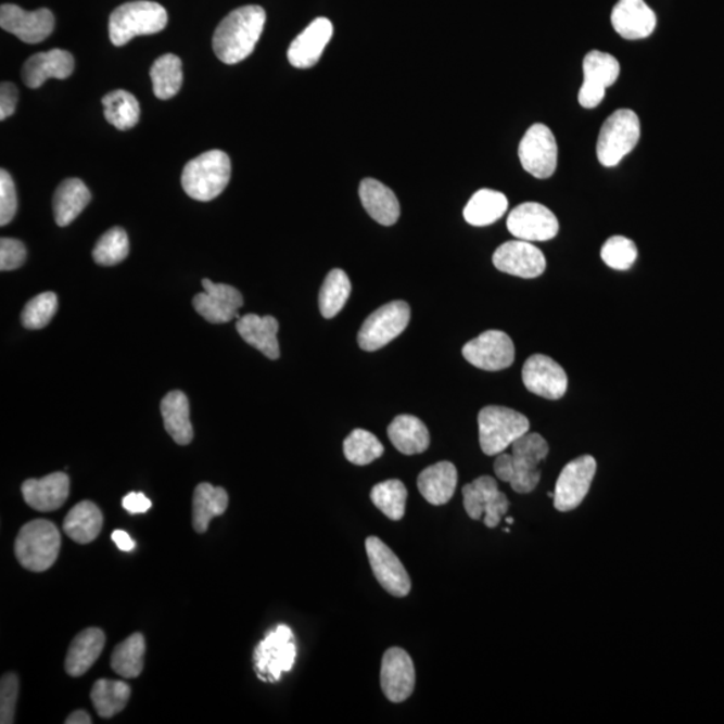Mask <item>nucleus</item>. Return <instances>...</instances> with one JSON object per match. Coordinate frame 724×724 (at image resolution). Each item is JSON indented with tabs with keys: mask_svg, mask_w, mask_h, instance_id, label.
<instances>
[{
	"mask_svg": "<svg viewBox=\"0 0 724 724\" xmlns=\"http://www.w3.org/2000/svg\"><path fill=\"white\" fill-rule=\"evenodd\" d=\"M204 293L195 295L193 307L205 321L211 323H227L238 318V312L243 306V296L239 290L230 284L214 283L209 279L202 281Z\"/></svg>",
	"mask_w": 724,
	"mask_h": 724,
	"instance_id": "obj_21",
	"label": "nucleus"
},
{
	"mask_svg": "<svg viewBox=\"0 0 724 724\" xmlns=\"http://www.w3.org/2000/svg\"><path fill=\"white\" fill-rule=\"evenodd\" d=\"M493 264L501 272L524 279L537 278L546 270L543 251L521 239L501 244L493 255Z\"/></svg>",
	"mask_w": 724,
	"mask_h": 724,
	"instance_id": "obj_20",
	"label": "nucleus"
},
{
	"mask_svg": "<svg viewBox=\"0 0 724 724\" xmlns=\"http://www.w3.org/2000/svg\"><path fill=\"white\" fill-rule=\"evenodd\" d=\"M381 689L393 703L406 702L415 691L416 671L412 659L402 648H390L381 661Z\"/></svg>",
	"mask_w": 724,
	"mask_h": 724,
	"instance_id": "obj_18",
	"label": "nucleus"
},
{
	"mask_svg": "<svg viewBox=\"0 0 724 724\" xmlns=\"http://www.w3.org/2000/svg\"><path fill=\"white\" fill-rule=\"evenodd\" d=\"M279 323L271 316L259 317L246 315L238 319L237 330L239 335L254 346L270 360H277L281 352L278 344Z\"/></svg>",
	"mask_w": 724,
	"mask_h": 724,
	"instance_id": "obj_27",
	"label": "nucleus"
},
{
	"mask_svg": "<svg viewBox=\"0 0 724 724\" xmlns=\"http://www.w3.org/2000/svg\"><path fill=\"white\" fill-rule=\"evenodd\" d=\"M71 493V479L65 472H54L42 479H28L22 484L23 499L31 509L50 512L65 505Z\"/></svg>",
	"mask_w": 724,
	"mask_h": 724,
	"instance_id": "obj_23",
	"label": "nucleus"
},
{
	"mask_svg": "<svg viewBox=\"0 0 724 724\" xmlns=\"http://www.w3.org/2000/svg\"><path fill=\"white\" fill-rule=\"evenodd\" d=\"M147 651L145 638L139 632L130 635L127 640L119 643L112 653L111 666L117 675L125 679L139 677L144 669Z\"/></svg>",
	"mask_w": 724,
	"mask_h": 724,
	"instance_id": "obj_37",
	"label": "nucleus"
},
{
	"mask_svg": "<svg viewBox=\"0 0 724 724\" xmlns=\"http://www.w3.org/2000/svg\"><path fill=\"white\" fill-rule=\"evenodd\" d=\"M123 507L129 515H144L152 507V501L142 493H129L123 499Z\"/></svg>",
	"mask_w": 724,
	"mask_h": 724,
	"instance_id": "obj_50",
	"label": "nucleus"
},
{
	"mask_svg": "<svg viewBox=\"0 0 724 724\" xmlns=\"http://www.w3.org/2000/svg\"><path fill=\"white\" fill-rule=\"evenodd\" d=\"M90 699L97 714L110 720L127 707L130 699L129 684L122 681H97L91 688Z\"/></svg>",
	"mask_w": 724,
	"mask_h": 724,
	"instance_id": "obj_36",
	"label": "nucleus"
},
{
	"mask_svg": "<svg viewBox=\"0 0 724 724\" xmlns=\"http://www.w3.org/2000/svg\"><path fill=\"white\" fill-rule=\"evenodd\" d=\"M352 293V283L345 271L334 269L325 278L319 292V310L325 318H333L344 309Z\"/></svg>",
	"mask_w": 724,
	"mask_h": 724,
	"instance_id": "obj_40",
	"label": "nucleus"
},
{
	"mask_svg": "<svg viewBox=\"0 0 724 724\" xmlns=\"http://www.w3.org/2000/svg\"><path fill=\"white\" fill-rule=\"evenodd\" d=\"M60 550V530L48 520L26 523L15 541L16 560L34 573H42L53 567Z\"/></svg>",
	"mask_w": 724,
	"mask_h": 724,
	"instance_id": "obj_5",
	"label": "nucleus"
},
{
	"mask_svg": "<svg viewBox=\"0 0 724 724\" xmlns=\"http://www.w3.org/2000/svg\"><path fill=\"white\" fill-rule=\"evenodd\" d=\"M506 522L509 523V524H512V523H515V520H512V518H506Z\"/></svg>",
	"mask_w": 724,
	"mask_h": 724,
	"instance_id": "obj_53",
	"label": "nucleus"
},
{
	"mask_svg": "<svg viewBox=\"0 0 724 724\" xmlns=\"http://www.w3.org/2000/svg\"><path fill=\"white\" fill-rule=\"evenodd\" d=\"M231 179V160L224 151H208L191 160L182 170L181 186L188 196L209 202L226 190Z\"/></svg>",
	"mask_w": 724,
	"mask_h": 724,
	"instance_id": "obj_3",
	"label": "nucleus"
},
{
	"mask_svg": "<svg viewBox=\"0 0 724 724\" xmlns=\"http://www.w3.org/2000/svg\"><path fill=\"white\" fill-rule=\"evenodd\" d=\"M458 486V470L452 461H439L427 467L418 478V488L423 498L433 506L448 504Z\"/></svg>",
	"mask_w": 724,
	"mask_h": 724,
	"instance_id": "obj_26",
	"label": "nucleus"
},
{
	"mask_svg": "<svg viewBox=\"0 0 724 724\" xmlns=\"http://www.w3.org/2000/svg\"><path fill=\"white\" fill-rule=\"evenodd\" d=\"M16 102H18V90H16L15 85L3 82L2 87H0V119L2 122L13 116L16 110Z\"/></svg>",
	"mask_w": 724,
	"mask_h": 724,
	"instance_id": "obj_49",
	"label": "nucleus"
},
{
	"mask_svg": "<svg viewBox=\"0 0 724 724\" xmlns=\"http://www.w3.org/2000/svg\"><path fill=\"white\" fill-rule=\"evenodd\" d=\"M20 679L18 675L5 674L0 682V723L11 724L15 722V707L18 700Z\"/></svg>",
	"mask_w": 724,
	"mask_h": 724,
	"instance_id": "obj_46",
	"label": "nucleus"
},
{
	"mask_svg": "<svg viewBox=\"0 0 724 724\" xmlns=\"http://www.w3.org/2000/svg\"><path fill=\"white\" fill-rule=\"evenodd\" d=\"M467 361L483 370H501L511 367L516 360L515 342L500 330H487L463 346Z\"/></svg>",
	"mask_w": 724,
	"mask_h": 724,
	"instance_id": "obj_13",
	"label": "nucleus"
},
{
	"mask_svg": "<svg viewBox=\"0 0 724 724\" xmlns=\"http://www.w3.org/2000/svg\"><path fill=\"white\" fill-rule=\"evenodd\" d=\"M106 637L99 628H88L74 637L68 648L65 670L68 675L79 677L94 665L105 647Z\"/></svg>",
	"mask_w": 724,
	"mask_h": 724,
	"instance_id": "obj_28",
	"label": "nucleus"
},
{
	"mask_svg": "<svg viewBox=\"0 0 724 724\" xmlns=\"http://www.w3.org/2000/svg\"><path fill=\"white\" fill-rule=\"evenodd\" d=\"M150 76L153 93L160 100H170L179 93L182 85V64L179 56L165 54L152 65Z\"/></svg>",
	"mask_w": 724,
	"mask_h": 724,
	"instance_id": "obj_38",
	"label": "nucleus"
},
{
	"mask_svg": "<svg viewBox=\"0 0 724 724\" xmlns=\"http://www.w3.org/2000/svg\"><path fill=\"white\" fill-rule=\"evenodd\" d=\"M104 516L93 501H79L73 507L64 521V532L74 543L88 545L99 537Z\"/></svg>",
	"mask_w": 724,
	"mask_h": 724,
	"instance_id": "obj_31",
	"label": "nucleus"
},
{
	"mask_svg": "<svg viewBox=\"0 0 724 724\" xmlns=\"http://www.w3.org/2000/svg\"><path fill=\"white\" fill-rule=\"evenodd\" d=\"M74 71V59L68 51L53 49L34 54L23 66V81L30 89L41 88L49 78L66 79Z\"/></svg>",
	"mask_w": 724,
	"mask_h": 724,
	"instance_id": "obj_25",
	"label": "nucleus"
},
{
	"mask_svg": "<svg viewBox=\"0 0 724 724\" xmlns=\"http://www.w3.org/2000/svg\"><path fill=\"white\" fill-rule=\"evenodd\" d=\"M507 228L517 239L526 242H546L556 238L560 224L557 216L545 205L523 203L511 211Z\"/></svg>",
	"mask_w": 724,
	"mask_h": 724,
	"instance_id": "obj_15",
	"label": "nucleus"
},
{
	"mask_svg": "<svg viewBox=\"0 0 724 724\" xmlns=\"http://www.w3.org/2000/svg\"><path fill=\"white\" fill-rule=\"evenodd\" d=\"M360 199L370 218L383 226H393L401 216V204L395 193L374 179H365L360 185Z\"/></svg>",
	"mask_w": 724,
	"mask_h": 724,
	"instance_id": "obj_29",
	"label": "nucleus"
},
{
	"mask_svg": "<svg viewBox=\"0 0 724 724\" xmlns=\"http://www.w3.org/2000/svg\"><path fill=\"white\" fill-rule=\"evenodd\" d=\"M640 139V119L630 110L615 111L606 119L597 141V157L604 167H614Z\"/></svg>",
	"mask_w": 724,
	"mask_h": 724,
	"instance_id": "obj_7",
	"label": "nucleus"
},
{
	"mask_svg": "<svg viewBox=\"0 0 724 724\" xmlns=\"http://www.w3.org/2000/svg\"><path fill=\"white\" fill-rule=\"evenodd\" d=\"M409 319L410 307L407 302L393 301L379 307L358 332V345L367 352L381 350L407 329Z\"/></svg>",
	"mask_w": 724,
	"mask_h": 724,
	"instance_id": "obj_9",
	"label": "nucleus"
},
{
	"mask_svg": "<svg viewBox=\"0 0 724 724\" xmlns=\"http://www.w3.org/2000/svg\"><path fill=\"white\" fill-rule=\"evenodd\" d=\"M524 170L537 179H549L556 173L558 147L555 135L544 124H534L524 134L518 150Z\"/></svg>",
	"mask_w": 724,
	"mask_h": 724,
	"instance_id": "obj_11",
	"label": "nucleus"
},
{
	"mask_svg": "<svg viewBox=\"0 0 724 724\" xmlns=\"http://www.w3.org/2000/svg\"><path fill=\"white\" fill-rule=\"evenodd\" d=\"M601 258L614 270H630L637 258V247L625 237L609 238L601 249Z\"/></svg>",
	"mask_w": 724,
	"mask_h": 724,
	"instance_id": "obj_45",
	"label": "nucleus"
},
{
	"mask_svg": "<svg viewBox=\"0 0 724 724\" xmlns=\"http://www.w3.org/2000/svg\"><path fill=\"white\" fill-rule=\"evenodd\" d=\"M370 568L379 584L395 597H406L410 592V577L395 552L378 537L365 541Z\"/></svg>",
	"mask_w": 724,
	"mask_h": 724,
	"instance_id": "obj_16",
	"label": "nucleus"
},
{
	"mask_svg": "<svg viewBox=\"0 0 724 724\" xmlns=\"http://www.w3.org/2000/svg\"><path fill=\"white\" fill-rule=\"evenodd\" d=\"M26 247L18 239L2 238L0 241V270L20 269L26 261Z\"/></svg>",
	"mask_w": 724,
	"mask_h": 724,
	"instance_id": "obj_48",
	"label": "nucleus"
},
{
	"mask_svg": "<svg viewBox=\"0 0 724 724\" xmlns=\"http://www.w3.org/2000/svg\"><path fill=\"white\" fill-rule=\"evenodd\" d=\"M112 539L119 550L132 551L135 549L136 544L134 543V539L130 538V535L127 532H124V530H116V532H113Z\"/></svg>",
	"mask_w": 724,
	"mask_h": 724,
	"instance_id": "obj_51",
	"label": "nucleus"
},
{
	"mask_svg": "<svg viewBox=\"0 0 724 724\" xmlns=\"http://www.w3.org/2000/svg\"><path fill=\"white\" fill-rule=\"evenodd\" d=\"M168 14L162 4L136 0L119 5L110 20V37L114 46H124L140 36H152L167 27Z\"/></svg>",
	"mask_w": 724,
	"mask_h": 724,
	"instance_id": "obj_4",
	"label": "nucleus"
},
{
	"mask_svg": "<svg viewBox=\"0 0 724 724\" xmlns=\"http://www.w3.org/2000/svg\"><path fill=\"white\" fill-rule=\"evenodd\" d=\"M507 208H509V202L504 193L484 188L470 199L463 215L467 224L484 227L499 220L506 214Z\"/></svg>",
	"mask_w": 724,
	"mask_h": 724,
	"instance_id": "obj_35",
	"label": "nucleus"
},
{
	"mask_svg": "<svg viewBox=\"0 0 724 724\" xmlns=\"http://www.w3.org/2000/svg\"><path fill=\"white\" fill-rule=\"evenodd\" d=\"M295 658L296 646L293 631L288 625H278L255 649L256 674L262 681L278 682L283 672L293 669Z\"/></svg>",
	"mask_w": 724,
	"mask_h": 724,
	"instance_id": "obj_8",
	"label": "nucleus"
},
{
	"mask_svg": "<svg viewBox=\"0 0 724 724\" xmlns=\"http://www.w3.org/2000/svg\"><path fill=\"white\" fill-rule=\"evenodd\" d=\"M165 430L180 446H187L193 439V429L190 420V403L185 393L169 392L163 398L162 406Z\"/></svg>",
	"mask_w": 724,
	"mask_h": 724,
	"instance_id": "obj_34",
	"label": "nucleus"
},
{
	"mask_svg": "<svg viewBox=\"0 0 724 724\" xmlns=\"http://www.w3.org/2000/svg\"><path fill=\"white\" fill-rule=\"evenodd\" d=\"M463 504L471 520H482L487 528H497L501 518L509 510L510 501L500 492L497 481L492 477H481L474 482L466 484Z\"/></svg>",
	"mask_w": 724,
	"mask_h": 724,
	"instance_id": "obj_10",
	"label": "nucleus"
},
{
	"mask_svg": "<svg viewBox=\"0 0 724 724\" xmlns=\"http://www.w3.org/2000/svg\"><path fill=\"white\" fill-rule=\"evenodd\" d=\"M228 507V494L225 488L201 483L195 488L192 499V524L195 532H207L211 521L224 516Z\"/></svg>",
	"mask_w": 724,
	"mask_h": 724,
	"instance_id": "obj_33",
	"label": "nucleus"
},
{
	"mask_svg": "<svg viewBox=\"0 0 724 724\" xmlns=\"http://www.w3.org/2000/svg\"><path fill=\"white\" fill-rule=\"evenodd\" d=\"M56 309H59V299L54 293L48 292L34 296L22 312V325L30 330L48 327Z\"/></svg>",
	"mask_w": 724,
	"mask_h": 724,
	"instance_id": "obj_44",
	"label": "nucleus"
},
{
	"mask_svg": "<svg viewBox=\"0 0 724 724\" xmlns=\"http://www.w3.org/2000/svg\"><path fill=\"white\" fill-rule=\"evenodd\" d=\"M18 208L16 188L8 170H0V225H9Z\"/></svg>",
	"mask_w": 724,
	"mask_h": 724,
	"instance_id": "obj_47",
	"label": "nucleus"
},
{
	"mask_svg": "<svg viewBox=\"0 0 724 724\" xmlns=\"http://www.w3.org/2000/svg\"><path fill=\"white\" fill-rule=\"evenodd\" d=\"M90 201L91 193L82 180L67 179L62 181L53 198L55 224L60 227L71 225Z\"/></svg>",
	"mask_w": 724,
	"mask_h": 724,
	"instance_id": "obj_32",
	"label": "nucleus"
},
{
	"mask_svg": "<svg viewBox=\"0 0 724 724\" xmlns=\"http://www.w3.org/2000/svg\"><path fill=\"white\" fill-rule=\"evenodd\" d=\"M407 497V487L398 479L376 484L370 492L373 505L392 521H401L406 515Z\"/></svg>",
	"mask_w": 724,
	"mask_h": 724,
	"instance_id": "obj_41",
	"label": "nucleus"
},
{
	"mask_svg": "<svg viewBox=\"0 0 724 724\" xmlns=\"http://www.w3.org/2000/svg\"><path fill=\"white\" fill-rule=\"evenodd\" d=\"M384 454V446L372 432L355 430L344 442V455L351 463L367 466Z\"/></svg>",
	"mask_w": 724,
	"mask_h": 724,
	"instance_id": "obj_42",
	"label": "nucleus"
},
{
	"mask_svg": "<svg viewBox=\"0 0 724 724\" xmlns=\"http://www.w3.org/2000/svg\"><path fill=\"white\" fill-rule=\"evenodd\" d=\"M266 13L261 5H243L219 23L213 38L216 56L227 65L247 59L264 33Z\"/></svg>",
	"mask_w": 724,
	"mask_h": 724,
	"instance_id": "obj_1",
	"label": "nucleus"
},
{
	"mask_svg": "<svg viewBox=\"0 0 724 724\" xmlns=\"http://www.w3.org/2000/svg\"><path fill=\"white\" fill-rule=\"evenodd\" d=\"M584 84L580 89L579 102L586 110L601 104L606 90L618 81L620 64L613 55L593 50L584 59Z\"/></svg>",
	"mask_w": 724,
	"mask_h": 724,
	"instance_id": "obj_14",
	"label": "nucleus"
},
{
	"mask_svg": "<svg viewBox=\"0 0 724 724\" xmlns=\"http://www.w3.org/2000/svg\"><path fill=\"white\" fill-rule=\"evenodd\" d=\"M0 26L26 43H39L51 36L55 20L48 9L26 11L16 4L0 8Z\"/></svg>",
	"mask_w": 724,
	"mask_h": 724,
	"instance_id": "obj_17",
	"label": "nucleus"
},
{
	"mask_svg": "<svg viewBox=\"0 0 724 724\" xmlns=\"http://www.w3.org/2000/svg\"><path fill=\"white\" fill-rule=\"evenodd\" d=\"M478 425L479 443L482 452L488 456L505 453L530 430L526 416L499 406L484 407L478 415Z\"/></svg>",
	"mask_w": 724,
	"mask_h": 724,
	"instance_id": "obj_6",
	"label": "nucleus"
},
{
	"mask_svg": "<svg viewBox=\"0 0 724 724\" xmlns=\"http://www.w3.org/2000/svg\"><path fill=\"white\" fill-rule=\"evenodd\" d=\"M388 437L397 452L416 455L430 447V432L423 421L412 415H401L388 427Z\"/></svg>",
	"mask_w": 724,
	"mask_h": 724,
	"instance_id": "obj_30",
	"label": "nucleus"
},
{
	"mask_svg": "<svg viewBox=\"0 0 724 724\" xmlns=\"http://www.w3.org/2000/svg\"><path fill=\"white\" fill-rule=\"evenodd\" d=\"M611 20L615 33L632 41L651 36L657 27V15L644 0H619Z\"/></svg>",
	"mask_w": 724,
	"mask_h": 724,
	"instance_id": "obj_24",
	"label": "nucleus"
},
{
	"mask_svg": "<svg viewBox=\"0 0 724 724\" xmlns=\"http://www.w3.org/2000/svg\"><path fill=\"white\" fill-rule=\"evenodd\" d=\"M549 454V444L539 433H530L511 444V454L501 453L494 463L495 475L510 483L518 494H529L541 481L538 466Z\"/></svg>",
	"mask_w": 724,
	"mask_h": 724,
	"instance_id": "obj_2",
	"label": "nucleus"
},
{
	"mask_svg": "<svg viewBox=\"0 0 724 724\" xmlns=\"http://www.w3.org/2000/svg\"><path fill=\"white\" fill-rule=\"evenodd\" d=\"M333 37V25L328 18L313 21L290 45L288 59L296 68H309L321 59Z\"/></svg>",
	"mask_w": 724,
	"mask_h": 724,
	"instance_id": "obj_22",
	"label": "nucleus"
},
{
	"mask_svg": "<svg viewBox=\"0 0 724 724\" xmlns=\"http://www.w3.org/2000/svg\"><path fill=\"white\" fill-rule=\"evenodd\" d=\"M596 470V460L590 455L580 456L563 467L552 497L558 511H572L583 504L589 493Z\"/></svg>",
	"mask_w": 724,
	"mask_h": 724,
	"instance_id": "obj_12",
	"label": "nucleus"
},
{
	"mask_svg": "<svg viewBox=\"0 0 724 724\" xmlns=\"http://www.w3.org/2000/svg\"><path fill=\"white\" fill-rule=\"evenodd\" d=\"M105 118L118 130L136 127L140 119V105L134 94L127 90H114L102 99Z\"/></svg>",
	"mask_w": 724,
	"mask_h": 724,
	"instance_id": "obj_39",
	"label": "nucleus"
},
{
	"mask_svg": "<svg viewBox=\"0 0 724 724\" xmlns=\"http://www.w3.org/2000/svg\"><path fill=\"white\" fill-rule=\"evenodd\" d=\"M129 254V239L127 232L119 227H113L99 239L93 250V259L101 266L122 264Z\"/></svg>",
	"mask_w": 724,
	"mask_h": 724,
	"instance_id": "obj_43",
	"label": "nucleus"
},
{
	"mask_svg": "<svg viewBox=\"0 0 724 724\" xmlns=\"http://www.w3.org/2000/svg\"><path fill=\"white\" fill-rule=\"evenodd\" d=\"M522 380L528 391L547 401H558L568 391V376L560 364L544 355H534L523 365Z\"/></svg>",
	"mask_w": 724,
	"mask_h": 724,
	"instance_id": "obj_19",
	"label": "nucleus"
},
{
	"mask_svg": "<svg viewBox=\"0 0 724 724\" xmlns=\"http://www.w3.org/2000/svg\"><path fill=\"white\" fill-rule=\"evenodd\" d=\"M65 723L66 724H90V723H93V722H91V717H90V715L88 714L87 711L78 710V711H74L72 715H68Z\"/></svg>",
	"mask_w": 724,
	"mask_h": 724,
	"instance_id": "obj_52",
	"label": "nucleus"
}]
</instances>
